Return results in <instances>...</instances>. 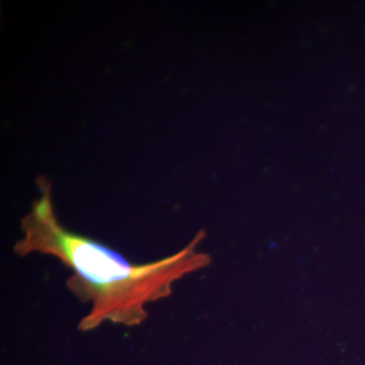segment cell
<instances>
[{"mask_svg": "<svg viewBox=\"0 0 365 365\" xmlns=\"http://www.w3.org/2000/svg\"><path fill=\"white\" fill-rule=\"evenodd\" d=\"M24 237L14 244L18 256L54 257L71 269L67 288L88 314L78 330L90 332L105 323L140 326L148 318L146 307L172 294L173 284L185 274L207 265L209 257L196 252L201 235L172 256L148 263H131L102 242L69 232L57 222L48 191L23 222Z\"/></svg>", "mask_w": 365, "mask_h": 365, "instance_id": "cell-1", "label": "cell"}]
</instances>
